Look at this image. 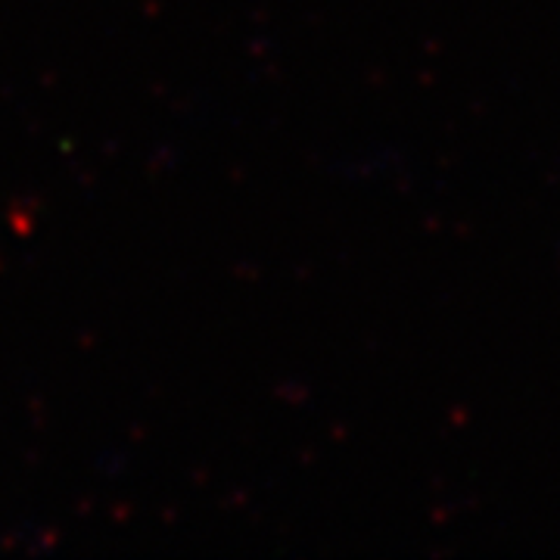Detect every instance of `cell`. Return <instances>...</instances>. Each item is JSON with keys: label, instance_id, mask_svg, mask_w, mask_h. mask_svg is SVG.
I'll return each mask as SVG.
<instances>
[]
</instances>
